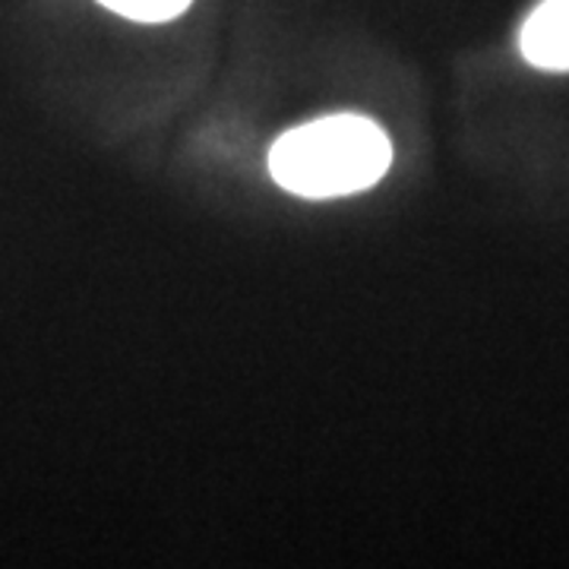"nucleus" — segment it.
<instances>
[{"instance_id": "nucleus-1", "label": "nucleus", "mask_w": 569, "mask_h": 569, "mask_svg": "<svg viewBox=\"0 0 569 569\" xmlns=\"http://www.w3.org/2000/svg\"><path fill=\"white\" fill-rule=\"evenodd\" d=\"M392 164V142L367 118L332 114L282 133L269 152V171L288 193L332 200L361 193Z\"/></svg>"}, {"instance_id": "nucleus-2", "label": "nucleus", "mask_w": 569, "mask_h": 569, "mask_svg": "<svg viewBox=\"0 0 569 569\" xmlns=\"http://www.w3.org/2000/svg\"><path fill=\"white\" fill-rule=\"evenodd\" d=\"M522 58L541 70H569V0H541L519 32Z\"/></svg>"}, {"instance_id": "nucleus-3", "label": "nucleus", "mask_w": 569, "mask_h": 569, "mask_svg": "<svg viewBox=\"0 0 569 569\" xmlns=\"http://www.w3.org/2000/svg\"><path fill=\"white\" fill-rule=\"evenodd\" d=\"M99 3L137 22H168L190 7V0H99Z\"/></svg>"}]
</instances>
